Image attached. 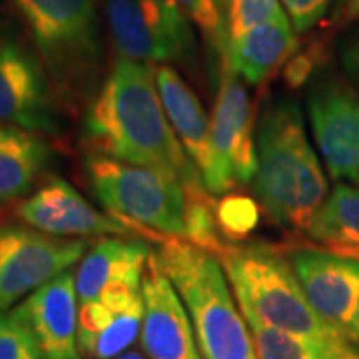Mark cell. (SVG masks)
<instances>
[{"instance_id": "7402d4cb", "label": "cell", "mask_w": 359, "mask_h": 359, "mask_svg": "<svg viewBox=\"0 0 359 359\" xmlns=\"http://www.w3.org/2000/svg\"><path fill=\"white\" fill-rule=\"evenodd\" d=\"M248 325L254 337L257 359H359V351L349 346V339L321 344L259 323Z\"/></svg>"}, {"instance_id": "277c9868", "label": "cell", "mask_w": 359, "mask_h": 359, "mask_svg": "<svg viewBox=\"0 0 359 359\" xmlns=\"http://www.w3.org/2000/svg\"><path fill=\"white\" fill-rule=\"evenodd\" d=\"M216 256L248 323H259L321 344L349 339L311 308L287 256L268 245L228 242Z\"/></svg>"}, {"instance_id": "4fadbf2b", "label": "cell", "mask_w": 359, "mask_h": 359, "mask_svg": "<svg viewBox=\"0 0 359 359\" xmlns=\"http://www.w3.org/2000/svg\"><path fill=\"white\" fill-rule=\"evenodd\" d=\"M142 347L148 359H202L190 313L156 252L142 278Z\"/></svg>"}, {"instance_id": "603a6c76", "label": "cell", "mask_w": 359, "mask_h": 359, "mask_svg": "<svg viewBox=\"0 0 359 359\" xmlns=\"http://www.w3.org/2000/svg\"><path fill=\"white\" fill-rule=\"evenodd\" d=\"M222 13L226 18L228 39L233 40L256 26L273 20L283 11L280 0H224Z\"/></svg>"}, {"instance_id": "8992f818", "label": "cell", "mask_w": 359, "mask_h": 359, "mask_svg": "<svg viewBox=\"0 0 359 359\" xmlns=\"http://www.w3.org/2000/svg\"><path fill=\"white\" fill-rule=\"evenodd\" d=\"M36 48L60 76L78 78L102 56L100 20L94 0H13Z\"/></svg>"}, {"instance_id": "1f68e13d", "label": "cell", "mask_w": 359, "mask_h": 359, "mask_svg": "<svg viewBox=\"0 0 359 359\" xmlns=\"http://www.w3.org/2000/svg\"><path fill=\"white\" fill-rule=\"evenodd\" d=\"M222 2H224V0H218V4H219V6H222Z\"/></svg>"}, {"instance_id": "2e32d148", "label": "cell", "mask_w": 359, "mask_h": 359, "mask_svg": "<svg viewBox=\"0 0 359 359\" xmlns=\"http://www.w3.org/2000/svg\"><path fill=\"white\" fill-rule=\"evenodd\" d=\"M154 76L170 126L178 136L184 152L198 168L205 190L212 196H219L218 164L212 146V124L200 98L170 66H154Z\"/></svg>"}, {"instance_id": "ffe728a7", "label": "cell", "mask_w": 359, "mask_h": 359, "mask_svg": "<svg viewBox=\"0 0 359 359\" xmlns=\"http://www.w3.org/2000/svg\"><path fill=\"white\" fill-rule=\"evenodd\" d=\"M50 160V148L36 132L0 124V205L22 198Z\"/></svg>"}, {"instance_id": "52a82bcc", "label": "cell", "mask_w": 359, "mask_h": 359, "mask_svg": "<svg viewBox=\"0 0 359 359\" xmlns=\"http://www.w3.org/2000/svg\"><path fill=\"white\" fill-rule=\"evenodd\" d=\"M106 18L124 60L172 62L194 52L190 18L170 0H106Z\"/></svg>"}, {"instance_id": "9c48e42d", "label": "cell", "mask_w": 359, "mask_h": 359, "mask_svg": "<svg viewBox=\"0 0 359 359\" xmlns=\"http://www.w3.org/2000/svg\"><path fill=\"white\" fill-rule=\"evenodd\" d=\"M212 146L218 164L219 194L250 184L256 174L254 110L244 82L222 58L218 96L212 112Z\"/></svg>"}, {"instance_id": "3957f363", "label": "cell", "mask_w": 359, "mask_h": 359, "mask_svg": "<svg viewBox=\"0 0 359 359\" xmlns=\"http://www.w3.org/2000/svg\"><path fill=\"white\" fill-rule=\"evenodd\" d=\"M190 313L204 359H257L254 337L216 254L180 238H164L156 252Z\"/></svg>"}, {"instance_id": "484cf974", "label": "cell", "mask_w": 359, "mask_h": 359, "mask_svg": "<svg viewBox=\"0 0 359 359\" xmlns=\"http://www.w3.org/2000/svg\"><path fill=\"white\" fill-rule=\"evenodd\" d=\"M0 359H42L40 349L16 313H0Z\"/></svg>"}, {"instance_id": "e0dca14e", "label": "cell", "mask_w": 359, "mask_h": 359, "mask_svg": "<svg viewBox=\"0 0 359 359\" xmlns=\"http://www.w3.org/2000/svg\"><path fill=\"white\" fill-rule=\"evenodd\" d=\"M140 290L116 292L78 308V347L90 359H114L128 351L142 332Z\"/></svg>"}, {"instance_id": "f1b7e54d", "label": "cell", "mask_w": 359, "mask_h": 359, "mask_svg": "<svg viewBox=\"0 0 359 359\" xmlns=\"http://www.w3.org/2000/svg\"><path fill=\"white\" fill-rule=\"evenodd\" d=\"M339 13L346 20L358 18L359 16V0H341L339 2Z\"/></svg>"}, {"instance_id": "cb8c5ba5", "label": "cell", "mask_w": 359, "mask_h": 359, "mask_svg": "<svg viewBox=\"0 0 359 359\" xmlns=\"http://www.w3.org/2000/svg\"><path fill=\"white\" fill-rule=\"evenodd\" d=\"M170 2L178 6L180 11L204 32L205 39L212 42V46L224 58L230 39H228L226 18H224L218 0H170Z\"/></svg>"}, {"instance_id": "5bb4252c", "label": "cell", "mask_w": 359, "mask_h": 359, "mask_svg": "<svg viewBox=\"0 0 359 359\" xmlns=\"http://www.w3.org/2000/svg\"><path fill=\"white\" fill-rule=\"evenodd\" d=\"M0 124L30 132L58 130L42 66L28 48L8 39H0Z\"/></svg>"}, {"instance_id": "7c38bea8", "label": "cell", "mask_w": 359, "mask_h": 359, "mask_svg": "<svg viewBox=\"0 0 359 359\" xmlns=\"http://www.w3.org/2000/svg\"><path fill=\"white\" fill-rule=\"evenodd\" d=\"M290 266L304 294L325 323L349 337L359 306V262L323 248L287 252Z\"/></svg>"}, {"instance_id": "6da1fadb", "label": "cell", "mask_w": 359, "mask_h": 359, "mask_svg": "<svg viewBox=\"0 0 359 359\" xmlns=\"http://www.w3.org/2000/svg\"><path fill=\"white\" fill-rule=\"evenodd\" d=\"M84 134L100 156L174 174L190 196L210 194L170 126L152 65L116 62L90 104Z\"/></svg>"}, {"instance_id": "44dd1931", "label": "cell", "mask_w": 359, "mask_h": 359, "mask_svg": "<svg viewBox=\"0 0 359 359\" xmlns=\"http://www.w3.org/2000/svg\"><path fill=\"white\" fill-rule=\"evenodd\" d=\"M309 240L337 256L359 262V188L337 182L308 230Z\"/></svg>"}, {"instance_id": "4dcf8cb0", "label": "cell", "mask_w": 359, "mask_h": 359, "mask_svg": "<svg viewBox=\"0 0 359 359\" xmlns=\"http://www.w3.org/2000/svg\"><path fill=\"white\" fill-rule=\"evenodd\" d=\"M114 359H148V355H142L140 351H134V349H128V351H124L122 355H118Z\"/></svg>"}, {"instance_id": "7a4b0ae2", "label": "cell", "mask_w": 359, "mask_h": 359, "mask_svg": "<svg viewBox=\"0 0 359 359\" xmlns=\"http://www.w3.org/2000/svg\"><path fill=\"white\" fill-rule=\"evenodd\" d=\"M254 194L280 226L308 230L327 198V178L294 100H276L256 128Z\"/></svg>"}, {"instance_id": "ba28073f", "label": "cell", "mask_w": 359, "mask_h": 359, "mask_svg": "<svg viewBox=\"0 0 359 359\" xmlns=\"http://www.w3.org/2000/svg\"><path fill=\"white\" fill-rule=\"evenodd\" d=\"M86 250V240H62L30 228L0 226V313L68 271Z\"/></svg>"}, {"instance_id": "83f0119b", "label": "cell", "mask_w": 359, "mask_h": 359, "mask_svg": "<svg viewBox=\"0 0 359 359\" xmlns=\"http://www.w3.org/2000/svg\"><path fill=\"white\" fill-rule=\"evenodd\" d=\"M341 65L346 68L347 76L353 80L359 88V30L347 40L341 48Z\"/></svg>"}, {"instance_id": "5b68a950", "label": "cell", "mask_w": 359, "mask_h": 359, "mask_svg": "<svg viewBox=\"0 0 359 359\" xmlns=\"http://www.w3.org/2000/svg\"><path fill=\"white\" fill-rule=\"evenodd\" d=\"M86 176L106 214L148 238H188V190L174 174L90 154Z\"/></svg>"}, {"instance_id": "d4e9b609", "label": "cell", "mask_w": 359, "mask_h": 359, "mask_svg": "<svg viewBox=\"0 0 359 359\" xmlns=\"http://www.w3.org/2000/svg\"><path fill=\"white\" fill-rule=\"evenodd\" d=\"M216 222L228 240H242L257 226V204L245 196L228 194L216 205Z\"/></svg>"}, {"instance_id": "9a60e30c", "label": "cell", "mask_w": 359, "mask_h": 359, "mask_svg": "<svg viewBox=\"0 0 359 359\" xmlns=\"http://www.w3.org/2000/svg\"><path fill=\"white\" fill-rule=\"evenodd\" d=\"M78 295L68 269L25 297L14 313L25 321L42 359H82L78 347Z\"/></svg>"}, {"instance_id": "d6986e66", "label": "cell", "mask_w": 359, "mask_h": 359, "mask_svg": "<svg viewBox=\"0 0 359 359\" xmlns=\"http://www.w3.org/2000/svg\"><path fill=\"white\" fill-rule=\"evenodd\" d=\"M297 50L294 25L285 13L228 42L226 62L248 84H262Z\"/></svg>"}, {"instance_id": "4316f807", "label": "cell", "mask_w": 359, "mask_h": 359, "mask_svg": "<svg viewBox=\"0 0 359 359\" xmlns=\"http://www.w3.org/2000/svg\"><path fill=\"white\" fill-rule=\"evenodd\" d=\"M332 0H282L290 22L297 32H306L320 22L330 8Z\"/></svg>"}, {"instance_id": "30bf717a", "label": "cell", "mask_w": 359, "mask_h": 359, "mask_svg": "<svg viewBox=\"0 0 359 359\" xmlns=\"http://www.w3.org/2000/svg\"><path fill=\"white\" fill-rule=\"evenodd\" d=\"M309 128L335 182L359 180V94L334 78L318 80L308 94Z\"/></svg>"}, {"instance_id": "8fae6325", "label": "cell", "mask_w": 359, "mask_h": 359, "mask_svg": "<svg viewBox=\"0 0 359 359\" xmlns=\"http://www.w3.org/2000/svg\"><path fill=\"white\" fill-rule=\"evenodd\" d=\"M16 216L32 230L52 238H148L140 230L104 214L84 200L78 190L62 178H48L36 192L16 208Z\"/></svg>"}, {"instance_id": "f546056e", "label": "cell", "mask_w": 359, "mask_h": 359, "mask_svg": "<svg viewBox=\"0 0 359 359\" xmlns=\"http://www.w3.org/2000/svg\"><path fill=\"white\" fill-rule=\"evenodd\" d=\"M349 337H351V339H358L359 341V306H358V311H355V316H353V321H351Z\"/></svg>"}, {"instance_id": "ac0fdd59", "label": "cell", "mask_w": 359, "mask_h": 359, "mask_svg": "<svg viewBox=\"0 0 359 359\" xmlns=\"http://www.w3.org/2000/svg\"><path fill=\"white\" fill-rule=\"evenodd\" d=\"M152 250L136 238H106L84 254L76 273L78 304L116 292L140 290Z\"/></svg>"}]
</instances>
